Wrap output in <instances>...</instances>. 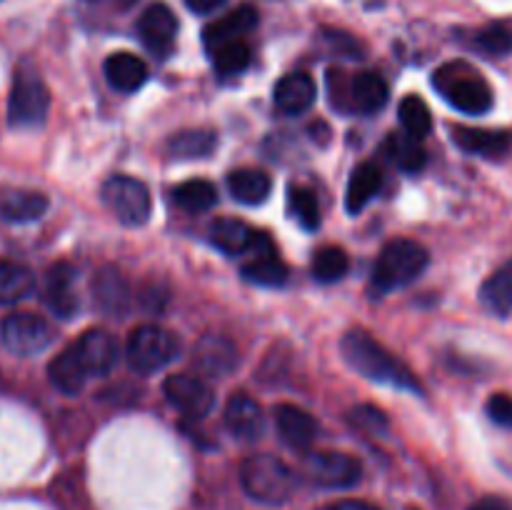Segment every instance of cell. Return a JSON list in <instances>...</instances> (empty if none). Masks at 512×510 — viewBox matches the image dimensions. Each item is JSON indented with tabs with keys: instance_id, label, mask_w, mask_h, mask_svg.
<instances>
[{
	"instance_id": "obj_1",
	"label": "cell",
	"mask_w": 512,
	"mask_h": 510,
	"mask_svg": "<svg viewBox=\"0 0 512 510\" xmlns=\"http://www.w3.org/2000/svg\"><path fill=\"white\" fill-rule=\"evenodd\" d=\"M340 353L355 373L373 380V383L393 385V388L410 390V393H423L418 378L405 368V363H400L393 353H388L368 330H348L340 340Z\"/></svg>"
},
{
	"instance_id": "obj_2",
	"label": "cell",
	"mask_w": 512,
	"mask_h": 510,
	"mask_svg": "<svg viewBox=\"0 0 512 510\" xmlns=\"http://www.w3.org/2000/svg\"><path fill=\"white\" fill-rule=\"evenodd\" d=\"M433 88L443 95L445 103L465 115H485L493 108V90L488 80L463 60L440 65L433 73Z\"/></svg>"
},
{
	"instance_id": "obj_3",
	"label": "cell",
	"mask_w": 512,
	"mask_h": 510,
	"mask_svg": "<svg viewBox=\"0 0 512 510\" xmlns=\"http://www.w3.org/2000/svg\"><path fill=\"white\" fill-rule=\"evenodd\" d=\"M240 483L253 500L263 505H283L298 488V478L280 458L268 453L250 455L240 465Z\"/></svg>"
},
{
	"instance_id": "obj_4",
	"label": "cell",
	"mask_w": 512,
	"mask_h": 510,
	"mask_svg": "<svg viewBox=\"0 0 512 510\" xmlns=\"http://www.w3.org/2000/svg\"><path fill=\"white\" fill-rule=\"evenodd\" d=\"M430 255L420 243L410 238L390 240L383 250H380L378 260L373 268V290L375 293H388V290L405 288L413 280L423 275L428 268Z\"/></svg>"
},
{
	"instance_id": "obj_5",
	"label": "cell",
	"mask_w": 512,
	"mask_h": 510,
	"mask_svg": "<svg viewBox=\"0 0 512 510\" xmlns=\"http://www.w3.org/2000/svg\"><path fill=\"white\" fill-rule=\"evenodd\" d=\"M50 110V93L33 65L23 63L15 70L13 88L8 98V123L13 128L43 125Z\"/></svg>"
},
{
	"instance_id": "obj_6",
	"label": "cell",
	"mask_w": 512,
	"mask_h": 510,
	"mask_svg": "<svg viewBox=\"0 0 512 510\" xmlns=\"http://www.w3.org/2000/svg\"><path fill=\"white\" fill-rule=\"evenodd\" d=\"M125 355H128L130 368L138 373H158V370L168 368L175 358L180 355V340L175 338L170 330L160 328V325H138L133 333L128 335L125 343Z\"/></svg>"
},
{
	"instance_id": "obj_7",
	"label": "cell",
	"mask_w": 512,
	"mask_h": 510,
	"mask_svg": "<svg viewBox=\"0 0 512 510\" xmlns=\"http://www.w3.org/2000/svg\"><path fill=\"white\" fill-rule=\"evenodd\" d=\"M103 203L115 215V220L130 225V228L148 223L150 210H153L148 185L130 175H113L105 180Z\"/></svg>"
},
{
	"instance_id": "obj_8",
	"label": "cell",
	"mask_w": 512,
	"mask_h": 510,
	"mask_svg": "<svg viewBox=\"0 0 512 510\" xmlns=\"http://www.w3.org/2000/svg\"><path fill=\"white\" fill-rule=\"evenodd\" d=\"M0 340L5 350L13 355L28 358L38 355L53 343V328L43 315L35 313H13L0 323Z\"/></svg>"
},
{
	"instance_id": "obj_9",
	"label": "cell",
	"mask_w": 512,
	"mask_h": 510,
	"mask_svg": "<svg viewBox=\"0 0 512 510\" xmlns=\"http://www.w3.org/2000/svg\"><path fill=\"white\" fill-rule=\"evenodd\" d=\"M305 473L320 488L345 490L355 488L363 478V465L358 458L338 450H323V453H310L305 460Z\"/></svg>"
},
{
	"instance_id": "obj_10",
	"label": "cell",
	"mask_w": 512,
	"mask_h": 510,
	"mask_svg": "<svg viewBox=\"0 0 512 510\" xmlns=\"http://www.w3.org/2000/svg\"><path fill=\"white\" fill-rule=\"evenodd\" d=\"M163 393L173 408L188 418H205L215 405V393L203 378L190 373L168 375L163 383Z\"/></svg>"
},
{
	"instance_id": "obj_11",
	"label": "cell",
	"mask_w": 512,
	"mask_h": 510,
	"mask_svg": "<svg viewBox=\"0 0 512 510\" xmlns=\"http://www.w3.org/2000/svg\"><path fill=\"white\" fill-rule=\"evenodd\" d=\"M73 353L80 368L88 378L93 375H108L118 363V343L108 330H85L73 343Z\"/></svg>"
},
{
	"instance_id": "obj_12",
	"label": "cell",
	"mask_w": 512,
	"mask_h": 510,
	"mask_svg": "<svg viewBox=\"0 0 512 510\" xmlns=\"http://www.w3.org/2000/svg\"><path fill=\"white\" fill-rule=\"evenodd\" d=\"M138 35L155 55H168L178 35V18L165 3L148 5L138 20Z\"/></svg>"
},
{
	"instance_id": "obj_13",
	"label": "cell",
	"mask_w": 512,
	"mask_h": 510,
	"mask_svg": "<svg viewBox=\"0 0 512 510\" xmlns=\"http://www.w3.org/2000/svg\"><path fill=\"white\" fill-rule=\"evenodd\" d=\"M75 268L70 263H55L45 270L43 300L58 318H73L80 308L75 293Z\"/></svg>"
},
{
	"instance_id": "obj_14",
	"label": "cell",
	"mask_w": 512,
	"mask_h": 510,
	"mask_svg": "<svg viewBox=\"0 0 512 510\" xmlns=\"http://www.w3.org/2000/svg\"><path fill=\"white\" fill-rule=\"evenodd\" d=\"M275 428H278L280 440L293 450H308L318 438V423L303 408L290 403L275 405L273 410Z\"/></svg>"
},
{
	"instance_id": "obj_15",
	"label": "cell",
	"mask_w": 512,
	"mask_h": 510,
	"mask_svg": "<svg viewBox=\"0 0 512 510\" xmlns=\"http://www.w3.org/2000/svg\"><path fill=\"white\" fill-rule=\"evenodd\" d=\"M210 240L215 248L228 255H243L248 250H258L265 243V235L250 228L245 220L238 218H218L210 225Z\"/></svg>"
},
{
	"instance_id": "obj_16",
	"label": "cell",
	"mask_w": 512,
	"mask_h": 510,
	"mask_svg": "<svg viewBox=\"0 0 512 510\" xmlns=\"http://www.w3.org/2000/svg\"><path fill=\"white\" fill-rule=\"evenodd\" d=\"M225 425H228L230 433L235 438H243V440H258L265 430V415L263 408L255 398L250 395L238 393L228 400L225 405Z\"/></svg>"
},
{
	"instance_id": "obj_17",
	"label": "cell",
	"mask_w": 512,
	"mask_h": 510,
	"mask_svg": "<svg viewBox=\"0 0 512 510\" xmlns=\"http://www.w3.org/2000/svg\"><path fill=\"white\" fill-rule=\"evenodd\" d=\"M93 298L98 303V308L103 313H108L110 318H123L130 310V288L125 283V278L120 275V270L100 268L93 278Z\"/></svg>"
},
{
	"instance_id": "obj_18",
	"label": "cell",
	"mask_w": 512,
	"mask_h": 510,
	"mask_svg": "<svg viewBox=\"0 0 512 510\" xmlns=\"http://www.w3.org/2000/svg\"><path fill=\"white\" fill-rule=\"evenodd\" d=\"M258 25V10L253 5H240V8L230 10L228 15H223L220 20L210 23L208 28L203 30V43L205 48L215 50L225 43H235V40H243L245 33Z\"/></svg>"
},
{
	"instance_id": "obj_19",
	"label": "cell",
	"mask_w": 512,
	"mask_h": 510,
	"mask_svg": "<svg viewBox=\"0 0 512 510\" xmlns=\"http://www.w3.org/2000/svg\"><path fill=\"white\" fill-rule=\"evenodd\" d=\"M453 140L458 143L460 150L470 155H480V158H503L512 148V135L508 130H485V128H465L458 125L453 130Z\"/></svg>"
},
{
	"instance_id": "obj_20",
	"label": "cell",
	"mask_w": 512,
	"mask_h": 510,
	"mask_svg": "<svg viewBox=\"0 0 512 510\" xmlns=\"http://www.w3.org/2000/svg\"><path fill=\"white\" fill-rule=\"evenodd\" d=\"M390 98V88L383 75L378 73H358L350 80L348 105L345 110H355L360 115H373L385 108Z\"/></svg>"
},
{
	"instance_id": "obj_21",
	"label": "cell",
	"mask_w": 512,
	"mask_h": 510,
	"mask_svg": "<svg viewBox=\"0 0 512 510\" xmlns=\"http://www.w3.org/2000/svg\"><path fill=\"white\" fill-rule=\"evenodd\" d=\"M315 95H318V90H315L313 78L308 73L283 75L273 90L275 108L285 115L305 113L315 103Z\"/></svg>"
},
{
	"instance_id": "obj_22",
	"label": "cell",
	"mask_w": 512,
	"mask_h": 510,
	"mask_svg": "<svg viewBox=\"0 0 512 510\" xmlns=\"http://www.w3.org/2000/svg\"><path fill=\"white\" fill-rule=\"evenodd\" d=\"M48 198L38 190L8 188L0 195V218L5 223H35L48 210Z\"/></svg>"
},
{
	"instance_id": "obj_23",
	"label": "cell",
	"mask_w": 512,
	"mask_h": 510,
	"mask_svg": "<svg viewBox=\"0 0 512 510\" xmlns=\"http://www.w3.org/2000/svg\"><path fill=\"white\" fill-rule=\"evenodd\" d=\"M195 363L200 365L203 373L213 375V378H225V375L238 368V350L230 340L208 335L195 348Z\"/></svg>"
},
{
	"instance_id": "obj_24",
	"label": "cell",
	"mask_w": 512,
	"mask_h": 510,
	"mask_svg": "<svg viewBox=\"0 0 512 510\" xmlns=\"http://www.w3.org/2000/svg\"><path fill=\"white\" fill-rule=\"evenodd\" d=\"M105 78L120 93H135L138 88H143V83L148 80V65L133 53H113L108 55L103 65Z\"/></svg>"
},
{
	"instance_id": "obj_25",
	"label": "cell",
	"mask_w": 512,
	"mask_h": 510,
	"mask_svg": "<svg viewBox=\"0 0 512 510\" xmlns=\"http://www.w3.org/2000/svg\"><path fill=\"white\" fill-rule=\"evenodd\" d=\"M380 188H383V170L375 163H370V160L360 163L353 170V175H350L348 190H345V208H348V213H360L380 193Z\"/></svg>"
},
{
	"instance_id": "obj_26",
	"label": "cell",
	"mask_w": 512,
	"mask_h": 510,
	"mask_svg": "<svg viewBox=\"0 0 512 510\" xmlns=\"http://www.w3.org/2000/svg\"><path fill=\"white\" fill-rule=\"evenodd\" d=\"M240 273H243V278L248 280V283L263 285V288H278V285H283L285 280H288V268H285L283 260L273 253L268 238H265V243L255 250V258L250 260L248 265H243Z\"/></svg>"
},
{
	"instance_id": "obj_27",
	"label": "cell",
	"mask_w": 512,
	"mask_h": 510,
	"mask_svg": "<svg viewBox=\"0 0 512 510\" xmlns=\"http://www.w3.org/2000/svg\"><path fill=\"white\" fill-rule=\"evenodd\" d=\"M218 148V133L208 128H190L170 135L168 155L175 160H203Z\"/></svg>"
},
{
	"instance_id": "obj_28",
	"label": "cell",
	"mask_w": 512,
	"mask_h": 510,
	"mask_svg": "<svg viewBox=\"0 0 512 510\" xmlns=\"http://www.w3.org/2000/svg\"><path fill=\"white\" fill-rule=\"evenodd\" d=\"M228 190L238 203L260 205L268 200L273 180L268 173L255 168H238L228 175Z\"/></svg>"
},
{
	"instance_id": "obj_29",
	"label": "cell",
	"mask_w": 512,
	"mask_h": 510,
	"mask_svg": "<svg viewBox=\"0 0 512 510\" xmlns=\"http://www.w3.org/2000/svg\"><path fill=\"white\" fill-rule=\"evenodd\" d=\"M383 153L390 163H395L405 173H420L428 163L423 143L405 133H390L383 143Z\"/></svg>"
},
{
	"instance_id": "obj_30",
	"label": "cell",
	"mask_w": 512,
	"mask_h": 510,
	"mask_svg": "<svg viewBox=\"0 0 512 510\" xmlns=\"http://www.w3.org/2000/svg\"><path fill=\"white\" fill-rule=\"evenodd\" d=\"M480 303L500 318L512 313V258L485 280L480 288Z\"/></svg>"
},
{
	"instance_id": "obj_31",
	"label": "cell",
	"mask_w": 512,
	"mask_h": 510,
	"mask_svg": "<svg viewBox=\"0 0 512 510\" xmlns=\"http://www.w3.org/2000/svg\"><path fill=\"white\" fill-rule=\"evenodd\" d=\"M35 290L33 270L15 260H0V305H15Z\"/></svg>"
},
{
	"instance_id": "obj_32",
	"label": "cell",
	"mask_w": 512,
	"mask_h": 510,
	"mask_svg": "<svg viewBox=\"0 0 512 510\" xmlns=\"http://www.w3.org/2000/svg\"><path fill=\"white\" fill-rule=\"evenodd\" d=\"M48 378H50V383H53L55 388L65 395H78L80 390L85 388V383H88V375H85L83 368H80L78 358H75V353H73V345H68L63 353L55 355V358L50 360Z\"/></svg>"
},
{
	"instance_id": "obj_33",
	"label": "cell",
	"mask_w": 512,
	"mask_h": 510,
	"mask_svg": "<svg viewBox=\"0 0 512 510\" xmlns=\"http://www.w3.org/2000/svg\"><path fill=\"white\" fill-rule=\"evenodd\" d=\"M173 200L178 208L188 210V213H205V210H210L218 203V190H215L210 180H185V183L173 188Z\"/></svg>"
},
{
	"instance_id": "obj_34",
	"label": "cell",
	"mask_w": 512,
	"mask_h": 510,
	"mask_svg": "<svg viewBox=\"0 0 512 510\" xmlns=\"http://www.w3.org/2000/svg\"><path fill=\"white\" fill-rule=\"evenodd\" d=\"M398 115L405 135L415 140H423L433 128V115H430V108L420 95H408V98L400 100Z\"/></svg>"
},
{
	"instance_id": "obj_35",
	"label": "cell",
	"mask_w": 512,
	"mask_h": 510,
	"mask_svg": "<svg viewBox=\"0 0 512 510\" xmlns=\"http://www.w3.org/2000/svg\"><path fill=\"white\" fill-rule=\"evenodd\" d=\"M288 213L295 223L303 230H318L320 228V205L318 198L310 188L303 185H290L288 190Z\"/></svg>"
},
{
	"instance_id": "obj_36",
	"label": "cell",
	"mask_w": 512,
	"mask_h": 510,
	"mask_svg": "<svg viewBox=\"0 0 512 510\" xmlns=\"http://www.w3.org/2000/svg\"><path fill=\"white\" fill-rule=\"evenodd\" d=\"M350 268L348 253L338 245H323L313 255V278L318 283H335L343 278Z\"/></svg>"
},
{
	"instance_id": "obj_37",
	"label": "cell",
	"mask_w": 512,
	"mask_h": 510,
	"mask_svg": "<svg viewBox=\"0 0 512 510\" xmlns=\"http://www.w3.org/2000/svg\"><path fill=\"white\" fill-rule=\"evenodd\" d=\"M210 58H213L215 70L228 78V75L243 73L253 55H250V45L245 40H235V43H225L220 48L210 50Z\"/></svg>"
},
{
	"instance_id": "obj_38",
	"label": "cell",
	"mask_w": 512,
	"mask_h": 510,
	"mask_svg": "<svg viewBox=\"0 0 512 510\" xmlns=\"http://www.w3.org/2000/svg\"><path fill=\"white\" fill-rule=\"evenodd\" d=\"M350 420H353L360 430H365V433L370 435H388L390 430L388 415H385L380 408H375V405H368V403L355 405V408L350 410Z\"/></svg>"
},
{
	"instance_id": "obj_39",
	"label": "cell",
	"mask_w": 512,
	"mask_h": 510,
	"mask_svg": "<svg viewBox=\"0 0 512 510\" xmlns=\"http://www.w3.org/2000/svg\"><path fill=\"white\" fill-rule=\"evenodd\" d=\"M478 48L490 55H508L512 50V33L505 25H488L478 33Z\"/></svg>"
},
{
	"instance_id": "obj_40",
	"label": "cell",
	"mask_w": 512,
	"mask_h": 510,
	"mask_svg": "<svg viewBox=\"0 0 512 510\" xmlns=\"http://www.w3.org/2000/svg\"><path fill=\"white\" fill-rule=\"evenodd\" d=\"M488 415L490 420H495L503 428L512 430V395L495 393L493 398L488 400Z\"/></svg>"
},
{
	"instance_id": "obj_41",
	"label": "cell",
	"mask_w": 512,
	"mask_h": 510,
	"mask_svg": "<svg viewBox=\"0 0 512 510\" xmlns=\"http://www.w3.org/2000/svg\"><path fill=\"white\" fill-rule=\"evenodd\" d=\"M470 510H512V505L508 500L498 498V495H485V498H480L478 503L470 505Z\"/></svg>"
},
{
	"instance_id": "obj_42",
	"label": "cell",
	"mask_w": 512,
	"mask_h": 510,
	"mask_svg": "<svg viewBox=\"0 0 512 510\" xmlns=\"http://www.w3.org/2000/svg\"><path fill=\"white\" fill-rule=\"evenodd\" d=\"M223 3L225 0H185V5H188V8L198 15L213 13V10H218Z\"/></svg>"
},
{
	"instance_id": "obj_43",
	"label": "cell",
	"mask_w": 512,
	"mask_h": 510,
	"mask_svg": "<svg viewBox=\"0 0 512 510\" xmlns=\"http://www.w3.org/2000/svg\"><path fill=\"white\" fill-rule=\"evenodd\" d=\"M328 510H383L373 503H365V500H338V503L330 505Z\"/></svg>"
}]
</instances>
